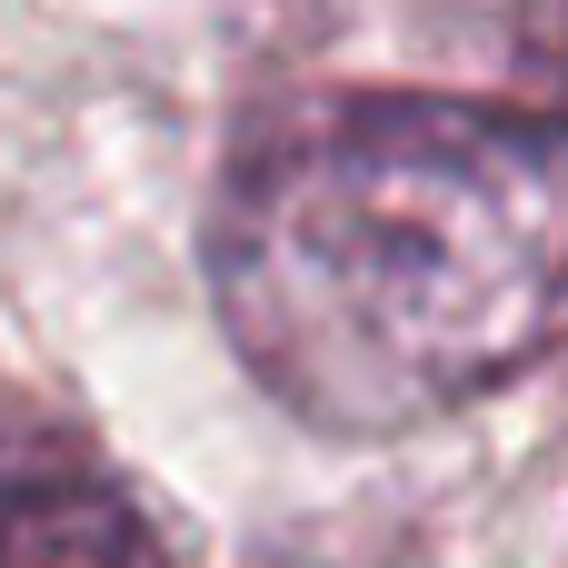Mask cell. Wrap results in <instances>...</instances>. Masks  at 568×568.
Segmentation results:
<instances>
[{
  "mask_svg": "<svg viewBox=\"0 0 568 568\" xmlns=\"http://www.w3.org/2000/svg\"><path fill=\"white\" fill-rule=\"evenodd\" d=\"M210 310L300 429L479 409L568 320V120L459 90L280 110L210 200Z\"/></svg>",
  "mask_w": 568,
  "mask_h": 568,
  "instance_id": "1",
  "label": "cell"
},
{
  "mask_svg": "<svg viewBox=\"0 0 568 568\" xmlns=\"http://www.w3.org/2000/svg\"><path fill=\"white\" fill-rule=\"evenodd\" d=\"M0 568H170V539L80 439L0 429Z\"/></svg>",
  "mask_w": 568,
  "mask_h": 568,
  "instance_id": "2",
  "label": "cell"
}]
</instances>
